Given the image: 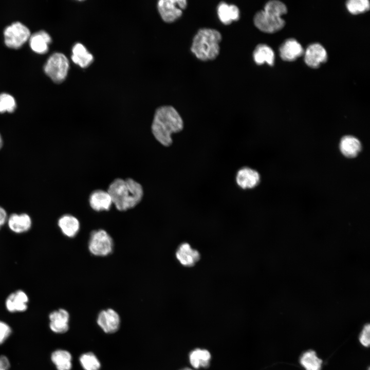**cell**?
<instances>
[{
    "label": "cell",
    "mask_w": 370,
    "mask_h": 370,
    "mask_svg": "<svg viewBox=\"0 0 370 370\" xmlns=\"http://www.w3.org/2000/svg\"><path fill=\"white\" fill-rule=\"evenodd\" d=\"M183 127V120L174 107L164 105L156 110L151 130L155 138L162 145H171L172 135L182 131Z\"/></svg>",
    "instance_id": "cell-1"
},
{
    "label": "cell",
    "mask_w": 370,
    "mask_h": 370,
    "mask_svg": "<svg viewBox=\"0 0 370 370\" xmlns=\"http://www.w3.org/2000/svg\"><path fill=\"white\" fill-rule=\"evenodd\" d=\"M107 191L113 204L120 211L135 207L141 201L144 193L140 183L130 178L115 179L109 185Z\"/></svg>",
    "instance_id": "cell-2"
},
{
    "label": "cell",
    "mask_w": 370,
    "mask_h": 370,
    "mask_svg": "<svg viewBox=\"0 0 370 370\" xmlns=\"http://www.w3.org/2000/svg\"><path fill=\"white\" fill-rule=\"evenodd\" d=\"M220 33L212 28H201L194 36L191 50L196 57L201 61L212 60L219 54Z\"/></svg>",
    "instance_id": "cell-3"
},
{
    "label": "cell",
    "mask_w": 370,
    "mask_h": 370,
    "mask_svg": "<svg viewBox=\"0 0 370 370\" xmlns=\"http://www.w3.org/2000/svg\"><path fill=\"white\" fill-rule=\"evenodd\" d=\"M114 248V243L110 234L103 229L92 231L88 242V249L93 255L104 257L110 254Z\"/></svg>",
    "instance_id": "cell-4"
},
{
    "label": "cell",
    "mask_w": 370,
    "mask_h": 370,
    "mask_svg": "<svg viewBox=\"0 0 370 370\" xmlns=\"http://www.w3.org/2000/svg\"><path fill=\"white\" fill-rule=\"evenodd\" d=\"M69 68V62L67 58L62 53L55 52L49 57L44 70L53 82L59 83L66 79Z\"/></svg>",
    "instance_id": "cell-5"
},
{
    "label": "cell",
    "mask_w": 370,
    "mask_h": 370,
    "mask_svg": "<svg viewBox=\"0 0 370 370\" xmlns=\"http://www.w3.org/2000/svg\"><path fill=\"white\" fill-rule=\"evenodd\" d=\"M4 40L9 48L18 49L29 40L31 33L29 28L19 22L8 26L4 30Z\"/></svg>",
    "instance_id": "cell-6"
},
{
    "label": "cell",
    "mask_w": 370,
    "mask_h": 370,
    "mask_svg": "<svg viewBox=\"0 0 370 370\" xmlns=\"http://www.w3.org/2000/svg\"><path fill=\"white\" fill-rule=\"evenodd\" d=\"M187 6L186 0H160L157 3L158 12L166 23H172L180 17Z\"/></svg>",
    "instance_id": "cell-7"
},
{
    "label": "cell",
    "mask_w": 370,
    "mask_h": 370,
    "mask_svg": "<svg viewBox=\"0 0 370 370\" xmlns=\"http://www.w3.org/2000/svg\"><path fill=\"white\" fill-rule=\"evenodd\" d=\"M253 22L256 28L266 33L278 31L285 25V21L281 17L275 16L263 10L255 14Z\"/></svg>",
    "instance_id": "cell-8"
},
{
    "label": "cell",
    "mask_w": 370,
    "mask_h": 370,
    "mask_svg": "<svg viewBox=\"0 0 370 370\" xmlns=\"http://www.w3.org/2000/svg\"><path fill=\"white\" fill-rule=\"evenodd\" d=\"M120 321L119 314L112 308L101 310L97 319L98 325L107 334H113L117 331L120 327Z\"/></svg>",
    "instance_id": "cell-9"
},
{
    "label": "cell",
    "mask_w": 370,
    "mask_h": 370,
    "mask_svg": "<svg viewBox=\"0 0 370 370\" xmlns=\"http://www.w3.org/2000/svg\"><path fill=\"white\" fill-rule=\"evenodd\" d=\"M260 178L257 171L247 166L239 169L235 176L236 184L244 190L253 189L257 186L260 183Z\"/></svg>",
    "instance_id": "cell-10"
},
{
    "label": "cell",
    "mask_w": 370,
    "mask_h": 370,
    "mask_svg": "<svg viewBox=\"0 0 370 370\" xmlns=\"http://www.w3.org/2000/svg\"><path fill=\"white\" fill-rule=\"evenodd\" d=\"M304 60L306 64L313 68H318L327 59L325 48L320 44L310 45L305 51Z\"/></svg>",
    "instance_id": "cell-11"
},
{
    "label": "cell",
    "mask_w": 370,
    "mask_h": 370,
    "mask_svg": "<svg viewBox=\"0 0 370 370\" xmlns=\"http://www.w3.org/2000/svg\"><path fill=\"white\" fill-rule=\"evenodd\" d=\"M70 316L64 309L60 308L53 311L49 315L50 330L56 334H63L69 329Z\"/></svg>",
    "instance_id": "cell-12"
},
{
    "label": "cell",
    "mask_w": 370,
    "mask_h": 370,
    "mask_svg": "<svg viewBox=\"0 0 370 370\" xmlns=\"http://www.w3.org/2000/svg\"><path fill=\"white\" fill-rule=\"evenodd\" d=\"M175 256L181 265L187 267L194 266L200 259L199 252L188 243H183L178 247Z\"/></svg>",
    "instance_id": "cell-13"
},
{
    "label": "cell",
    "mask_w": 370,
    "mask_h": 370,
    "mask_svg": "<svg viewBox=\"0 0 370 370\" xmlns=\"http://www.w3.org/2000/svg\"><path fill=\"white\" fill-rule=\"evenodd\" d=\"M88 201L91 208L97 212L108 211L113 205L109 193L102 190H97L91 192Z\"/></svg>",
    "instance_id": "cell-14"
},
{
    "label": "cell",
    "mask_w": 370,
    "mask_h": 370,
    "mask_svg": "<svg viewBox=\"0 0 370 370\" xmlns=\"http://www.w3.org/2000/svg\"><path fill=\"white\" fill-rule=\"evenodd\" d=\"M280 53L284 61L291 62L302 55L304 50L297 40L289 39L282 44L280 47Z\"/></svg>",
    "instance_id": "cell-15"
},
{
    "label": "cell",
    "mask_w": 370,
    "mask_h": 370,
    "mask_svg": "<svg viewBox=\"0 0 370 370\" xmlns=\"http://www.w3.org/2000/svg\"><path fill=\"white\" fill-rule=\"evenodd\" d=\"M29 299L25 292L19 290L10 294L7 298L5 305L10 312H23L27 309Z\"/></svg>",
    "instance_id": "cell-16"
},
{
    "label": "cell",
    "mask_w": 370,
    "mask_h": 370,
    "mask_svg": "<svg viewBox=\"0 0 370 370\" xmlns=\"http://www.w3.org/2000/svg\"><path fill=\"white\" fill-rule=\"evenodd\" d=\"M340 152L345 157L353 158L357 156L362 150V144L356 137L346 135L343 136L339 143Z\"/></svg>",
    "instance_id": "cell-17"
},
{
    "label": "cell",
    "mask_w": 370,
    "mask_h": 370,
    "mask_svg": "<svg viewBox=\"0 0 370 370\" xmlns=\"http://www.w3.org/2000/svg\"><path fill=\"white\" fill-rule=\"evenodd\" d=\"M29 41L30 46L34 52L44 54L48 50L51 38L45 31L40 30L31 35Z\"/></svg>",
    "instance_id": "cell-18"
},
{
    "label": "cell",
    "mask_w": 370,
    "mask_h": 370,
    "mask_svg": "<svg viewBox=\"0 0 370 370\" xmlns=\"http://www.w3.org/2000/svg\"><path fill=\"white\" fill-rule=\"evenodd\" d=\"M58 225L62 233L69 238L76 236L80 229L78 219L70 214L62 215L58 220Z\"/></svg>",
    "instance_id": "cell-19"
},
{
    "label": "cell",
    "mask_w": 370,
    "mask_h": 370,
    "mask_svg": "<svg viewBox=\"0 0 370 370\" xmlns=\"http://www.w3.org/2000/svg\"><path fill=\"white\" fill-rule=\"evenodd\" d=\"M217 12L219 20L225 25H229L239 18V10L233 4L221 2L217 6Z\"/></svg>",
    "instance_id": "cell-20"
},
{
    "label": "cell",
    "mask_w": 370,
    "mask_h": 370,
    "mask_svg": "<svg viewBox=\"0 0 370 370\" xmlns=\"http://www.w3.org/2000/svg\"><path fill=\"white\" fill-rule=\"evenodd\" d=\"M71 60L81 68H86L93 62L94 57L83 44L77 43L72 48Z\"/></svg>",
    "instance_id": "cell-21"
},
{
    "label": "cell",
    "mask_w": 370,
    "mask_h": 370,
    "mask_svg": "<svg viewBox=\"0 0 370 370\" xmlns=\"http://www.w3.org/2000/svg\"><path fill=\"white\" fill-rule=\"evenodd\" d=\"M8 224L11 230L21 233L29 230L31 226V220L30 216L25 213L12 214L9 217Z\"/></svg>",
    "instance_id": "cell-22"
},
{
    "label": "cell",
    "mask_w": 370,
    "mask_h": 370,
    "mask_svg": "<svg viewBox=\"0 0 370 370\" xmlns=\"http://www.w3.org/2000/svg\"><path fill=\"white\" fill-rule=\"evenodd\" d=\"M299 362L304 370H321L323 360L312 349L304 351L299 358Z\"/></svg>",
    "instance_id": "cell-23"
},
{
    "label": "cell",
    "mask_w": 370,
    "mask_h": 370,
    "mask_svg": "<svg viewBox=\"0 0 370 370\" xmlns=\"http://www.w3.org/2000/svg\"><path fill=\"white\" fill-rule=\"evenodd\" d=\"M254 62L257 65L265 63L272 66L274 62V54L272 49L265 44H259L255 48L253 53Z\"/></svg>",
    "instance_id": "cell-24"
},
{
    "label": "cell",
    "mask_w": 370,
    "mask_h": 370,
    "mask_svg": "<svg viewBox=\"0 0 370 370\" xmlns=\"http://www.w3.org/2000/svg\"><path fill=\"white\" fill-rule=\"evenodd\" d=\"M51 360L57 370H70L72 367L71 354L64 349H57L51 355Z\"/></svg>",
    "instance_id": "cell-25"
},
{
    "label": "cell",
    "mask_w": 370,
    "mask_h": 370,
    "mask_svg": "<svg viewBox=\"0 0 370 370\" xmlns=\"http://www.w3.org/2000/svg\"><path fill=\"white\" fill-rule=\"evenodd\" d=\"M210 359L211 354L206 349L197 348L191 351L189 355L190 362L195 368L208 367Z\"/></svg>",
    "instance_id": "cell-26"
},
{
    "label": "cell",
    "mask_w": 370,
    "mask_h": 370,
    "mask_svg": "<svg viewBox=\"0 0 370 370\" xmlns=\"http://www.w3.org/2000/svg\"><path fill=\"white\" fill-rule=\"evenodd\" d=\"M82 368L84 370H100V362L97 356L91 352L82 354L79 358Z\"/></svg>",
    "instance_id": "cell-27"
},
{
    "label": "cell",
    "mask_w": 370,
    "mask_h": 370,
    "mask_svg": "<svg viewBox=\"0 0 370 370\" xmlns=\"http://www.w3.org/2000/svg\"><path fill=\"white\" fill-rule=\"evenodd\" d=\"M346 6L348 11L353 14H358L369 10V2L367 0H349Z\"/></svg>",
    "instance_id": "cell-28"
},
{
    "label": "cell",
    "mask_w": 370,
    "mask_h": 370,
    "mask_svg": "<svg viewBox=\"0 0 370 370\" xmlns=\"http://www.w3.org/2000/svg\"><path fill=\"white\" fill-rule=\"evenodd\" d=\"M16 107L13 97L6 93L0 94V113H12Z\"/></svg>",
    "instance_id": "cell-29"
},
{
    "label": "cell",
    "mask_w": 370,
    "mask_h": 370,
    "mask_svg": "<svg viewBox=\"0 0 370 370\" xmlns=\"http://www.w3.org/2000/svg\"><path fill=\"white\" fill-rule=\"evenodd\" d=\"M263 10L279 17H281L287 12L285 5L280 1L275 0L267 3Z\"/></svg>",
    "instance_id": "cell-30"
},
{
    "label": "cell",
    "mask_w": 370,
    "mask_h": 370,
    "mask_svg": "<svg viewBox=\"0 0 370 370\" xmlns=\"http://www.w3.org/2000/svg\"><path fill=\"white\" fill-rule=\"evenodd\" d=\"M359 341L365 347H368L370 343V325L365 324L359 336Z\"/></svg>",
    "instance_id": "cell-31"
},
{
    "label": "cell",
    "mask_w": 370,
    "mask_h": 370,
    "mask_svg": "<svg viewBox=\"0 0 370 370\" xmlns=\"http://www.w3.org/2000/svg\"><path fill=\"white\" fill-rule=\"evenodd\" d=\"M11 333L10 326L6 322L0 320V345L7 340Z\"/></svg>",
    "instance_id": "cell-32"
},
{
    "label": "cell",
    "mask_w": 370,
    "mask_h": 370,
    "mask_svg": "<svg viewBox=\"0 0 370 370\" xmlns=\"http://www.w3.org/2000/svg\"><path fill=\"white\" fill-rule=\"evenodd\" d=\"M10 366L8 358L4 356H0V370H8Z\"/></svg>",
    "instance_id": "cell-33"
},
{
    "label": "cell",
    "mask_w": 370,
    "mask_h": 370,
    "mask_svg": "<svg viewBox=\"0 0 370 370\" xmlns=\"http://www.w3.org/2000/svg\"><path fill=\"white\" fill-rule=\"evenodd\" d=\"M7 219V213L6 211L0 207V228L5 224Z\"/></svg>",
    "instance_id": "cell-34"
},
{
    "label": "cell",
    "mask_w": 370,
    "mask_h": 370,
    "mask_svg": "<svg viewBox=\"0 0 370 370\" xmlns=\"http://www.w3.org/2000/svg\"><path fill=\"white\" fill-rule=\"evenodd\" d=\"M2 145H3V141H2V139L1 136L0 135V149L2 147Z\"/></svg>",
    "instance_id": "cell-35"
},
{
    "label": "cell",
    "mask_w": 370,
    "mask_h": 370,
    "mask_svg": "<svg viewBox=\"0 0 370 370\" xmlns=\"http://www.w3.org/2000/svg\"><path fill=\"white\" fill-rule=\"evenodd\" d=\"M182 370H193V369H191V368H184V369H182Z\"/></svg>",
    "instance_id": "cell-36"
}]
</instances>
